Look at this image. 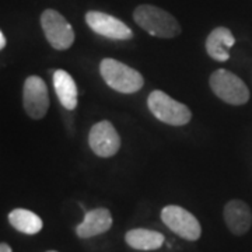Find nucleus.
Segmentation results:
<instances>
[{
  "label": "nucleus",
  "instance_id": "nucleus-15",
  "mask_svg": "<svg viewBox=\"0 0 252 252\" xmlns=\"http://www.w3.org/2000/svg\"><path fill=\"white\" fill-rule=\"evenodd\" d=\"M9 223L14 230L28 235L38 234L42 230V227H44V223H42L41 217L35 215L34 212H31V210L21 209V207L13 209L10 212Z\"/></svg>",
  "mask_w": 252,
  "mask_h": 252
},
{
  "label": "nucleus",
  "instance_id": "nucleus-8",
  "mask_svg": "<svg viewBox=\"0 0 252 252\" xmlns=\"http://www.w3.org/2000/svg\"><path fill=\"white\" fill-rule=\"evenodd\" d=\"M84 18L87 26L98 35L115 41H127L133 38V31L122 20L111 16L108 13L90 10L86 13Z\"/></svg>",
  "mask_w": 252,
  "mask_h": 252
},
{
  "label": "nucleus",
  "instance_id": "nucleus-14",
  "mask_svg": "<svg viewBox=\"0 0 252 252\" xmlns=\"http://www.w3.org/2000/svg\"><path fill=\"white\" fill-rule=\"evenodd\" d=\"M126 244L137 251H156L161 248L165 237L149 228H133L125 234Z\"/></svg>",
  "mask_w": 252,
  "mask_h": 252
},
{
  "label": "nucleus",
  "instance_id": "nucleus-18",
  "mask_svg": "<svg viewBox=\"0 0 252 252\" xmlns=\"http://www.w3.org/2000/svg\"><path fill=\"white\" fill-rule=\"evenodd\" d=\"M46 252H58V251H46Z\"/></svg>",
  "mask_w": 252,
  "mask_h": 252
},
{
  "label": "nucleus",
  "instance_id": "nucleus-17",
  "mask_svg": "<svg viewBox=\"0 0 252 252\" xmlns=\"http://www.w3.org/2000/svg\"><path fill=\"white\" fill-rule=\"evenodd\" d=\"M0 252H13V250L10 248L9 244L1 243L0 244Z\"/></svg>",
  "mask_w": 252,
  "mask_h": 252
},
{
  "label": "nucleus",
  "instance_id": "nucleus-10",
  "mask_svg": "<svg viewBox=\"0 0 252 252\" xmlns=\"http://www.w3.org/2000/svg\"><path fill=\"white\" fill-rule=\"evenodd\" d=\"M223 217L227 228L234 235L247 234L252 227L251 207L240 199H231L225 203Z\"/></svg>",
  "mask_w": 252,
  "mask_h": 252
},
{
  "label": "nucleus",
  "instance_id": "nucleus-12",
  "mask_svg": "<svg viewBox=\"0 0 252 252\" xmlns=\"http://www.w3.org/2000/svg\"><path fill=\"white\" fill-rule=\"evenodd\" d=\"M235 44V38L230 28L216 27L206 38V52L207 55L217 62H227L230 59L228 48Z\"/></svg>",
  "mask_w": 252,
  "mask_h": 252
},
{
  "label": "nucleus",
  "instance_id": "nucleus-16",
  "mask_svg": "<svg viewBox=\"0 0 252 252\" xmlns=\"http://www.w3.org/2000/svg\"><path fill=\"white\" fill-rule=\"evenodd\" d=\"M6 44H7V39H6L4 32L1 31V32H0V49H4V48H6Z\"/></svg>",
  "mask_w": 252,
  "mask_h": 252
},
{
  "label": "nucleus",
  "instance_id": "nucleus-11",
  "mask_svg": "<svg viewBox=\"0 0 252 252\" xmlns=\"http://www.w3.org/2000/svg\"><path fill=\"white\" fill-rule=\"evenodd\" d=\"M112 215L105 207H97L89 210L80 224L76 227V234L79 238L87 240L107 233L112 227Z\"/></svg>",
  "mask_w": 252,
  "mask_h": 252
},
{
  "label": "nucleus",
  "instance_id": "nucleus-4",
  "mask_svg": "<svg viewBox=\"0 0 252 252\" xmlns=\"http://www.w3.org/2000/svg\"><path fill=\"white\" fill-rule=\"evenodd\" d=\"M209 86L215 95L219 97L225 104L240 107L250 101V90L235 73L217 69L209 77Z\"/></svg>",
  "mask_w": 252,
  "mask_h": 252
},
{
  "label": "nucleus",
  "instance_id": "nucleus-3",
  "mask_svg": "<svg viewBox=\"0 0 252 252\" xmlns=\"http://www.w3.org/2000/svg\"><path fill=\"white\" fill-rule=\"evenodd\" d=\"M147 107L154 118L171 126L188 125L192 119L190 109L161 90H154L147 98Z\"/></svg>",
  "mask_w": 252,
  "mask_h": 252
},
{
  "label": "nucleus",
  "instance_id": "nucleus-6",
  "mask_svg": "<svg viewBox=\"0 0 252 252\" xmlns=\"http://www.w3.org/2000/svg\"><path fill=\"white\" fill-rule=\"evenodd\" d=\"M161 220L172 233L187 241H198L202 235V227L199 220L185 207L177 205L162 207Z\"/></svg>",
  "mask_w": 252,
  "mask_h": 252
},
{
  "label": "nucleus",
  "instance_id": "nucleus-9",
  "mask_svg": "<svg viewBox=\"0 0 252 252\" xmlns=\"http://www.w3.org/2000/svg\"><path fill=\"white\" fill-rule=\"evenodd\" d=\"M89 144L93 153L102 158L112 157L121 149V136L109 121H99L91 126Z\"/></svg>",
  "mask_w": 252,
  "mask_h": 252
},
{
  "label": "nucleus",
  "instance_id": "nucleus-7",
  "mask_svg": "<svg viewBox=\"0 0 252 252\" xmlns=\"http://www.w3.org/2000/svg\"><path fill=\"white\" fill-rule=\"evenodd\" d=\"M23 107L31 119L39 121L49 108V93L46 83L39 76H28L23 89Z\"/></svg>",
  "mask_w": 252,
  "mask_h": 252
},
{
  "label": "nucleus",
  "instance_id": "nucleus-2",
  "mask_svg": "<svg viewBox=\"0 0 252 252\" xmlns=\"http://www.w3.org/2000/svg\"><path fill=\"white\" fill-rule=\"evenodd\" d=\"M99 74L108 87L121 94H135L142 90L144 84L142 73L112 58L101 61Z\"/></svg>",
  "mask_w": 252,
  "mask_h": 252
},
{
  "label": "nucleus",
  "instance_id": "nucleus-5",
  "mask_svg": "<svg viewBox=\"0 0 252 252\" xmlns=\"http://www.w3.org/2000/svg\"><path fill=\"white\" fill-rule=\"evenodd\" d=\"M48 44L56 51H67L74 44V30L72 24L58 10L45 9L39 18Z\"/></svg>",
  "mask_w": 252,
  "mask_h": 252
},
{
  "label": "nucleus",
  "instance_id": "nucleus-13",
  "mask_svg": "<svg viewBox=\"0 0 252 252\" xmlns=\"http://www.w3.org/2000/svg\"><path fill=\"white\" fill-rule=\"evenodd\" d=\"M54 89L59 102L69 111H73L79 102V93L77 86L73 77L66 70H55L54 73Z\"/></svg>",
  "mask_w": 252,
  "mask_h": 252
},
{
  "label": "nucleus",
  "instance_id": "nucleus-1",
  "mask_svg": "<svg viewBox=\"0 0 252 252\" xmlns=\"http://www.w3.org/2000/svg\"><path fill=\"white\" fill-rule=\"evenodd\" d=\"M133 20L147 34L162 39H171L182 32L178 20L167 10L154 4H139L133 10Z\"/></svg>",
  "mask_w": 252,
  "mask_h": 252
}]
</instances>
